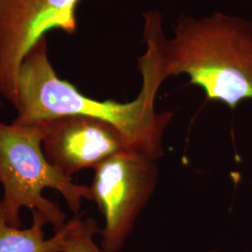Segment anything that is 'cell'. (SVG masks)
I'll list each match as a JSON object with an SVG mask.
<instances>
[{"label":"cell","instance_id":"cell-1","mask_svg":"<svg viewBox=\"0 0 252 252\" xmlns=\"http://www.w3.org/2000/svg\"><path fill=\"white\" fill-rule=\"evenodd\" d=\"M162 18H145V54L138 58L142 86L135 99L121 103L94 99L84 95L73 84L60 79L48 56L45 36L28 53L18 79L17 125L46 123L63 116H86L108 122L123 135L127 151L153 160L163 156V135L173 118L170 111H157L155 100L167 79L162 56L164 36Z\"/></svg>","mask_w":252,"mask_h":252},{"label":"cell","instance_id":"cell-2","mask_svg":"<svg viewBox=\"0 0 252 252\" xmlns=\"http://www.w3.org/2000/svg\"><path fill=\"white\" fill-rule=\"evenodd\" d=\"M162 56L167 77L186 74L207 99L232 109L252 99V21L219 11L180 16Z\"/></svg>","mask_w":252,"mask_h":252},{"label":"cell","instance_id":"cell-3","mask_svg":"<svg viewBox=\"0 0 252 252\" xmlns=\"http://www.w3.org/2000/svg\"><path fill=\"white\" fill-rule=\"evenodd\" d=\"M44 123L17 125L0 123V208L9 225L21 228L23 207L38 211L54 232L66 223L63 210L43 196L45 189L61 193L69 209L79 214L82 201H92L89 186L76 184L47 160L42 150Z\"/></svg>","mask_w":252,"mask_h":252},{"label":"cell","instance_id":"cell-4","mask_svg":"<svg viewBox=\"0 0 252 252\" xmlns=\"http://www.w3.org/2000/svg\"><path fill=\"white\" fill-rule=\"evenodd\" d=\"M156 160L129 151L117 153L95 167L92 201L104 217L101 250L121 252L159 180Z\"/></svg>","mask_w":252,"mask_h":252},{"label":"cell","instance_id":"cell-5","mask_svg":"<svg viewBox=\"0 0 252 252\" xmlns=\"http://www.w3.org/2000/svg\"><path fill=\"white\" fill-rule=\"evenodd\" d=\"M80 0H0V94L16 108L19 73L47 32L77 31Z\"/></svg>","mask_w":252,"mask_h":252},{"label":"cell","instance_id":"cell-6","mask_svg":"<svg viewBox=\"0 0 252 252\" xmlns=\"http://www.w3.org/2000/svg\"><path fill=\"white\" fill-rule=\"evenodd\" d=\"M42 150L55 169L72 178L82 169H94L127 148L123 135L108 122L63 116L44 123Z\"/></svg>","mask_w":252,"mask_h":252},{"label":"cell","instance_id":"cell-7","mask_svg":"<svg viewBox=\"0 0 252 252\" xmlns=\"http://www.w3.org/2000/svg\"><path fill=\"white\" fill-rule=\"evenodd\" d=\"M45 217L33 211L32 225L27 229L9 225L0 208V252H59L61 231L46 239Z\"/></svg>","mask_w":252,"mask_h":252},{"label":"cell","instance_id":"cell-8","mask_svg":"<svg viewBox=\"0 0 252 252\" xmlns=\"http://www.w3.org/2000/svg\"><path fill=\"white\" fill-rule=\"evenodd\" d=\"M100 230L94 219H83L82 213L76 214L60 229L59 252H104L94 240Z\"/></svg>","mask_w":252,"mask_h":252},{"label":"cell","instance_id":"cell-9","mask_svg":"<svg viewBox=\"0 0 252 252\" xmlns=\"http://www.w3.org/2000/svg\"><path fill=\"white\" fill-rule=\"evenodd\" d=\"M1 94H0V110H1V108H2V99H1Z\"/></svg>","mask_w":252,"mask_h":252},{"label":"cell","instance_id":"cell-10","mask_svg":"<svg viewBox=\"0 0 252 252\" xmlns=\"http://www.w3.org/2000/svg\"><path fill=\"white\" fill-rule=\"evenodd\" d=\"M217 252V251H214V252Z\"/></svg>","mask_w":252,"mask_h":252},{"label":"cell","instance_id":"cell-11","mask_svg":"<svg viewBox=\"0 0 252 252\" xmlns=\"http://www.w3.org/2000/svg\"></svg>","mask_w":252,"mask_h":252}]
</instances>
